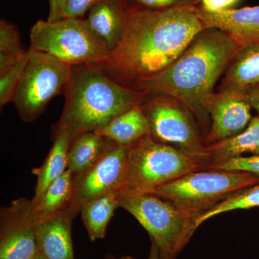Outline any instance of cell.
<instances>
[{"mask_svg":"<svg viewBox=\"0 0 259 259\" xmlns=\"http://www.w3.org/2000/svg\"><path fill=\"white\" fill-rule=\"evenodd\" d=\"M194 7L164 10L130 7L122 41L108 60L97 66L127 87L163 71L204 29Z\"/></svg>","mask_w":259,"mask_h":259,"instance_id":"obj_1","label":"cell"},{"mask_svg":"<svg viewBox=\"0 0 259 259\" xmlns=\"http://www.w3.org/2000/svg\"><path fill=\"white\" fill-rule=\"evenodd\" d=\"M239 49L225 32L204 28L168 67L129 88L177 99L192 112L206 136L210 127L208 107L214 87Z\"/></svg>","mask_w":259,"mask_h":259,"instance_id":"obj_2","label":"cell"},{"mask_svg":"<svg viewBox=\"0 0 259 259\" xmlns=\"http://www.w3.org/2000/svg\"><path fill=\"white\" fill-rule=\"evenodd\" d=\"M58 125L71 139L103 128L116 117L141 105L149 94L124 86L97 66H73Z\"/></svg>","mask_w":259,"mask_h":259,"instance_id":"obj_3","label":"cell"},{"mask_svg":"<svg viewBox=\"0 0 259 259\" xmlns=\"http://www.w3.org/2000/svg\"><path fill=\"white\" fill-rule=\"evenodd\" d=\"M258 182V177L248 172L202 169L190 172L149 194L171 202L196 224L214 206Z\"/></svg>","mask_w":259,"mask_h":259,"instance_id":"obj_4","label":"cell"},{"mask_svg":"<svg viewBox=\"0 0 259 259\" xmlns=\"http://www.w3.org/2000/svg\"><path fill=\"white\" fill-rule=\"evenodd\" d=\"M119 201L147 231L162 259H177L197 229L194 219L154 194L122 192Z\"/></svg>","mask_w":259,"mask_h":259,"instance_id":"obj_5","label":"cell"},{"mask_svg":"<svg viewBox=\"0 0 259 259\" xmlns=\"http://www.w3.org/2000/svg\"><path fill=\"white\" fill-rule=\"evenodd\" d=\"M202 169L203 165L197 158L147 135L130 146L122 192L149 194L190 172Z\"/></svg>","mask_w":259,"mask_h":259,"instance_id":"obj_6","label":"cell"},{"mask_svg":"<svg viewBox=\"0 0 259 259\" xmlns=\"http://www.w3.org/2000/svg\"><path fill=\"white\" fill-rule=\"evenodd\" d=\"M30 49L55 56L72 66H100L111 54L88 20L81 18L38 20L30 29Z\"/></svg>","mask_w":259,"mask_h":259,"instance_id":"obj_7","label":"cell"},{"mask_svg":"<svg viewBox=\"0 0 259 259\" xmlns=\"http://www.w3.org/2000/svg\"><path fill=\"white\" fill-rule=\"evenodd\" d=\"M72 66L47 53L28 51V61L13 102L21 120L32 122L45 110L56 95L66 93Z\"/></svg>","mask_w":259,"mask_h":259,"instance_id":"obj_8","label":"cell"},{"mask_svg":"<svg viewBox=\"0 0 259 259\" xmlns=\"http://www.w3.org/2000/svg\"><path fill=\"white\" fill-rule=\"evenodd\" d=\"M141 107L149 125L148 135L154 141L173 146L202 162L206 145L201 128L183 103L166 95H149Z\"/></svg>","mask_w":259,"mask_h":259,"instance_id":"obj_9","label":"cell"},{"mask_svg":"<svg viewBox=\"0 0 259 259\" xmlns=\"http://www.w3.org/2000/svg\"><path fill=\"white\" fill-rule=\"evenodd\" d=\"M131 146L114 145L88 171L73 177V192L67 214L74 220L87 201L112 192H122L127 178Z\"/></svg>","mask_w":259,"mask_h":259,"instance_id":"obj_10","label":"cell"},{"mask_svg":"<svg viewBox=\"0 0 259 259\" xmlns=\"http://www.w3.org/2000/svg\"><path fill=\"white\" fill-rule=\"evenodd\" d=\"M32 200L13 201L0 212V259H35L39 255V222Z\"/></svg>","mask_w":259,"mask_h":259,"instance_id":"obj_11","label":"cell"},{"mask_svg":"<svg viewBox=\"0 0 259 259\" xmlns=\"http://www.w3.org/2000/svg\"><path fill=\"white\" fill-rule=\"evenodd\" d=\"M251 109L245 97L220 92L214 93L208 107L211 123L204 138L206 146L243 132L251 120Z\"/></svg>","mask_w":259,"mask_h":259,"instance_id":"obj_12","label":"cell"},{"mask_svg":"<svg viewBox=\"0 0 259 259\" xmlns=\"http://www.w3.org/2000/svg\"><path fill=\"white\" fill-rule=\"evenodd\" d=\"M204 28H215L227 34L240 48L259 44V5L218 13L194 8Z\"/></svg>","mask_w":259,"mask_h":259,"instance_id":"obj_13","label":"cell"},{"mask_svg":"<svg viewBox=\"0 0 259 259\" xmlns=\"http://www.w3.org/2000/svg\"><path fill=\"white\" fill-rule=\"evenodd\" d=\"M218 92L245 98L259 92V44L240 48L225 72Z\"/></svg>","mask_w":259,"mask_h":259,"instance_id":"obj_14","label":"cell"},{"mask_svg":"<svg viewBox=\"0 0 259 259\" xmlns=\"http://www.w3.org/2000/svg\"><path fill=\"white\" fill-rule=\"evenodd\" d=\"M129 8L127 0H101L88 12L87 20L110 52L123 38Z\"/></svg>","mask_w":259,"mask_h":259,"instance_id":"obj_15","label":"cell"},{"mask_svg":"<svg viewBox=\"0 0 259 259\" xmlns=\"http://www.w3.org/2000/svg\"><path fill=\"white\" fill-rule=\"evenodd\" d=\"M72 221L65 212L39 223V254L45 259H75L71 236Z\"/></svg>","mask_w":259,"mask_h":259,"instance_id":"obj_16","label":"cell"},{"mask_svg":"<svg viewBox=\"0 0 259 259\" xmlns=\"http://www.w3.org/2000/svg\"><path fill=\"white\" fill-rule=\"evenodd\" d=\"M245 153L259 155V115L252 117L246 128L241 134L207 145L201 160L204 169H206L209 165L239 157Z\"/></svg>","mask_w":259,"mask_h":259,"instance_id":"obj_17","label":"cell"},{"mask_svg":"<svg viewBox=\"0 0 259 259\" xmlns=\"http://www.w3.org/2000/svg\"><path fill=\"white\" fill-rule=\"evenodd\" d=\"M71 141L67 129L58 125L54 144L47 158L41 166L32 170L37 178L35 194L31 199L32 203H36L48 187L67 170L68 151Z\"/></svg>","mask_w":259,"mask_h":259,"instance_id":"obj_18","label":"cell"},{"mask_svg":"<svg viewBox=\"0 0 259 259\" xmlns=\"http://www.w3.org/2000/svg\"><path fill=\"white\" fill-rule=\"evenodd\" d=\"M97 134L117 146H131L149 134V125L141 105L117 116Z\"/></svg>","mask_w":259,"mask_h":259,"instance_id":"obj_19","label":"cell"},{"mask_svg":"<svg viewBox=\"0 0 259 259\" xmlns=\"http://www.w3.org/2000/svg\"><path fill=\"white\" fill-rule=\"evenodd\" d=\"M113 143L96 132H89L73 139L67 157V169L74 176L82 175L92 168Z\"/></svg>","mask_w":259,"mask_h":259,"instance_id":"obj_20","label":"cell"},{"mask_svg":"<svg viewBox=\"0 0 259 259\" xmlns=\"http://www.w3.org/2000/svg\"><path fill=\"white\" fill-rule=\"evenodd\" d=\"M120 192H112L90 199L81 207V220L91 241L105 238L115 209L120 207Z\"/></svg>","mask_w":259,"mask_h":259,"instance_id":"obj_21","label":"cell"},{"mask_svg":"<svg viewBox=\"0 0 259 259\" xmlns=\"http://www.w3.org/2000/svg\"><path fill=\"white\" fill-rule=\"evenodd\" d=\"M73 177L72 172L66 170L48 187L36 203H32L39 223L67 212L72 198Z\"/></svg>","mask_w":259,"mask_h":259,"instance_id":"obj_22","label":"cell"},{"mask_svg":"<svg viewBox=\"0 0 259 259\" xmlns=\"http://www.w3.org/2000/svg\"><path fill=\"white\" fill-rule=\"evenodd\" d=\"M28 54L20 42L18 29L4 19L0 20V75L4 74Z\"/></svg>","mask_w":259,"mask_h":259,"instance_id":"obj_23","label":"cell"},{"mask_svg":"<svg viewBox=\"0 0 259 259\" xmlns=\"http://www.w3.org/2000/svg\"><path fill=\"white\" fill-rule=\"evenodd\" d=\"M259 207V182L238 192L229 198L214 206L196 221L198 228L207 220L223 213L237 209H248Z\"/></svg>","mask_w":259,"mask_h":259,"instance_id":"obj_24","label":"cell"},{"mask_svg":"<svg viewBox=\"0 0 259 259\" xmlns=\"http://www.w3.org/2000/svg\"><path fill=\"white\" fill-rule=\"evenodd\" d=\"M28 61V54L4 74L0 75V105L13 102L15 90Z\"/></svg>","mask_w":259,"mask_h":259,"instance_id":"obj_25","label":"cell"},{"mask_svg":"<svg viewBox=\"0 0 259 259\" xmlns=\"http://www.w3.org/2000/svg\"><path fill=\"white\" fill-rule=\"evenodd\" d=\"M206 169L248 172L259 178V155L230 158L209 165Z\"/></svg>","mask_w":259,"mask_h":259,"instance_id":"obj_26","label":"cell"},{"mask_svg":"<svg viewBox=\"0 0 259 259\" xmlns=\"http://www.w3.org/2000/svg\"><path fill=\"white\" fill-rule=\"evenodd\" d=\"M130 7L149 10H164L197 6L199 0H127Z\"/></svg>","mask_w":259,"mask_h":259,"instance_id":"obj_27","label":"cell"},{"mask_svg":"<svg viewBox=\"0 0 259 259\" xmlns=\"http://www.w3.org/2000/svg\"><path fill=\"white\" fill-rule=\"evenodd\" d=\"M100 1L101 0H67L64 18H81Z\"/></svg>","mask_w":259,"mask_h":259,"instance_id":"obj_28","label":"cell"},{"mask_svg":"<svg viewBox=\"0 0 259 259\" xmlns=\"http://www.w3.org/2000/svg\"><path fill=\"white\" fill-rule=\"evenodd\" d=\"M241 0H199L197 6L207 13H218L234 9Z\"/></svg>","mask_w":259,"mask_h":259,"instance_id":"obj_29","label":"cell"},{"mask_svg":"<svg viewBox=\"0 0 259 259\" xmlns=\"http://www.w3.org/2000/svg\"><path fill=\"white\" fill-rule=\"evenodd\" d=\"M67 0H49V13L47 21L56 22L64 18L65 5Z\"/></svg>","mask_w":259,"mask_h":259,"instance_id":"obj_30","label":"cell"},{"mask_svg":"<svg viewBox=\"0 0 259 259\" xmlns=\"http://www.w3.org/2000/svg\"><path fill=\"white\" fill-rule=\"evenodd\" d=\"M247 100L249 102L252 108L254 109L255 111L258 112L259 115V92L252 94L247 97Z\"/></svg>","mask_w":259,"mask_h":259,"instance_id":"obj_31","label":"cell"},{"mask_svg":"<svg viewBox=\"0 0 259 259\" xmlns=\"http://www.w3.org/2000/svg\"><path fill=\"white\" fill-rule=\"evenodd\" d=\"M148 259H162L157 246L153 242H151V250Z\"/></svg>","mask_w":259,"mask_h":259,"instance_id":"obj_32","label":"cell"},{"mask_svg":"<svg viewBox=\"0 0 259 259\" xmlns=\"http://www.w3.org/2000/svg\"><path fill=\"white\" fill-rule=\"evenodd\" d=\"M105 259H136L131 255H123V256L120 257V258H115V257H110Z\"/></svg>","mask_w":259,"mask_h":259,"instance_id":"obj_33","label":"cell"},{"mask_svg":"<svg viewBox=\"0 0 259 259\" xmlns=\"http://www.w3.org/2000/svg\"><path fill=\"white\" fill-rule=\"evenodd\" d=\"M35 259H45V258H44V257L42 256V255H40V254H39L38 256H37V258Z\"/></svg>","mask_w":259,"mask_h":259,"instance_id":"obj_34","label":"cell"}]
</instances>
